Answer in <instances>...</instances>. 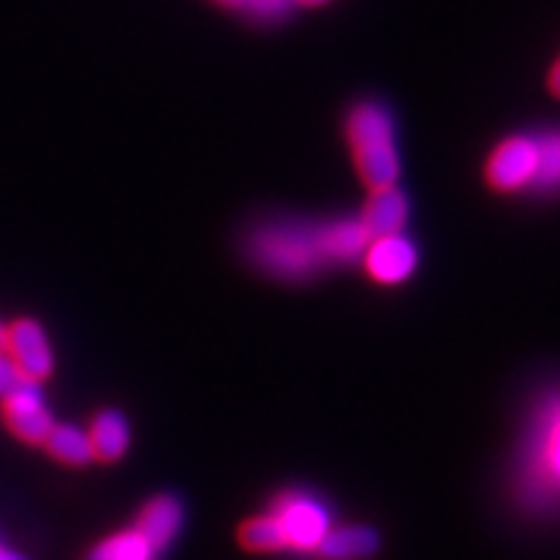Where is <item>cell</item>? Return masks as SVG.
Listing matches in <instances>:
<instances>
[{"label": "cell", "mask_w": 560, "mask_h": 560, "mask_svg": "<svg viewBox=\"0 0 560 560\" xmlns=\"http://www.w3.org/2000/svg\"><path fill=\"white\" fill-rule=\"evenodd\" d=\"M45 450L52 454L55 459L62 462V465H73V467H81L91 462V444H89V436L79 429H73V425H52V431L47 433L45 439Z\"/></svg>", "instance_id": "12"}, {"label": "cell", "mask_w": 560, "mask_h": 560, "mask_svg": "<svg viewBox=\"0 0 560 560\" xmlns=\"http://www.w3.org/2000/svg\"><path fill=\"white\" fill-rule=\"evenodd\" d=\"M5 355L24 382L39 384L52 374V350L47 335L34 319H16L5 327Z\"/></svg>", "instance_id": "4"}, {"label": "cell", "mask_w": 560, "mask_h": 560, "mask_svg": "<svg viewBox=\"0 0 560 560\" xmlns=\"http://www.w3.org/2000/svg\"><path fill=\"white\" fill-rule=\"evenodd\" d=\"M418 252L408 240L400 234L395 236H380L371 240L366 247V270L374 280L384 285L402 283L405 278L416 270Z\"/></svg>", "instance_id": "6"}, {"label": "cell", "mask_w": 560, "mask_h": 560, "mask_svg": "<svg viewBox=\"0 0 560 560\" xmlns=\"http://www.w3.org/2000/svg\"><path fill=\"white\" fill-rule=\"evenodd\" d=\"M376 548H380L376 532L366 527H342L327 532L314 550L325 560H361L374 556Z\"/></svg>", "instance_id": "10"}, {"label": "cell", "mask_w": 560, "mask_h": 560, "mask_svg": "<svg viewBox=\"0 0 560 560\" xmlns=\"http://www.w3.org/2000/svg\"><path fill=\"white\" fill-rule=\"evenodd\" d=\"M24 384H30V382H24V376L19 374L9 355L0 353V400L13 395V392L24 387Z\"/></svg>", "instance_id": "17"}, {"label": "cell", "mask_w": 560, "mask_h": 560, "mask_svg": "<svg viewBox=\"0 0 560 560\" xmlns=\"http://www.w3.org/2000/svg\"><path fill=\"white\" fill-rule=\"evenodd\" d=\"M359 221L363 231L369 234V240L400 234L405 221H408V198L395 185L382 187V190H371Z\"/></svg>", "instance_id": "7"}, {"label": "cell", "mask_w": 560, "mask_h": 560, "mask_svg": "<svg viewBox=\"0 0 560 560\" xmlns=\"http://www.w3.org/2000/svg\"><path fill=\"white\" fill-rule=\"evenodd\" d=\"M215 3H221V5H229V9H242V5H244V0H215Z\"/></svg>", "instance_id": "20"}, {"label": "cell", "mask_w": 560, "mask_h": 560, "mask_svg": "<svg viewBox=\"0 0 560 560\" xmlns=\"http://www.w3.org/2000/svg\"><path fill=\"white\" fill-rule=\"evenodd\" d=\"M550 462L560 472V423L556 425V431H552V439H550Z\"/></svg>", "instance_id": "19"}, {"label": "cell", "mask_w": 560, "mask_h": 560, "mask_svg": "<svg viewBox=\"0 0 560 560\" xmlns=\"http://www.w3.org/2000/svg\"><path fill=\"white\" fill-rule=\"evenodd\" d=\"M255 257L265 268L283 276H299L317 268L322 260H327L325 244H322V226H268L260 231L255 240Z\"/></svg>", "instance_id": "2"}, {"label": "cell", "mask_w": 560, "mask_h": 560, "mask_svg": "<svg viewBox=\"0 0 560 560\" xmlns=\"http://www.w3.org/2000/svg\"><path fill=\"white\" fill-rule=\"evenodd\" d=\"M240 545L252 552L280 550L285 545V532L280 527L278 516H260V520H249L242 524Z\"/></svg>", "instance_id": "13"}, {"label": "cell", "mask_w": 560, "mask_h": 560, "mask_svg": "<svg viewBox=\"0 0 560 560\" xmlns=\"http://www.w3.org/2000/svg\"><path fill=\"white\" fill-rule=\"evenodd\" d=\"M0 560H24L16 552H9V550H0Z\"/></svg>", "instance_id": "21"}, {"label": "cell", "mask_w": 560, "mask_h": 560, "mask_svg": "<svg viewBox=\"0 0 560 560\" xmlns=\"http://www.w3.org/2000/svg\"><path fill=\"white\" fill-rule=\"evenodd\" d=\"M537 166V140L514 136L501 140L486 161V182L495 192H516L532 185Z\"/></svg>", "instance_id": "3"}, {"label": "cell", "mask_w": 560, "mask_h": 560, "mask_svg": "<svg viewBox=\"0 0 560 560\" xmlns=\"http://www.w3.org/2000/svg\"><path fill=\"white\" fill-rule=\"evenodd\" d=\"M5 350V327L0 325V353H3Z\"/></svg>", "instance_id": "23"}, {"label": "cell", "mask_w": 560, "mask_h": 560, "mask_svg": "<svg viewBox=\"0 0 560 560\" xmlns=\"http://www.w3.org/2000/svg\"><path fill=\"white\" fill-rule=\"evenodd\" d=\"M151 545L136 529H130L96 545L89 560H151Z\"/></svg>", "instance_id": "14"}, {"label": "cell", "mask_w": 560, "mask_h": 560, "mask_svg": "<svg viewBox=\"0 0 560 560\" xmlns=\"http://www.w3.org/2000/svg\"><path fill=\"white\" fill-rule=\"evenodd\" d=\"M37 384H24V387L3 397V420L13 436L26 441V444H45L47 433L52 431L55 420L45 402L39 400Z\"/></svg>", "instance_id": "5"}, {"label": "cell", "mask_w": 560, "mask_h": 560, "mask_svg": "<svg viewBox=\"0 0 560 560\" xmlns=\"http://www.w3.org/2000/svg\"><path fill=\"white\" fill-rule=\"evenodd\" d=\"M86 436L91 444V457L100 462H117L128 450L130 431L120 412L107 410L91 423Z\"/></svg>", "instance_id": "11"}, {"label": "cell", "mask_w": 560, "mask_h": 560, "mask_svg": "<svg viewBox=\"0 0 560 560\" xmlns=\"http://www.w3.org/2000/svg\"><path fill=\"white\" fill-rule=\"evenodd\" d=\"M537 140V166L535 177H532V185L548 187L560 185V138L558 136H542Z\"/></svg>", "instance_id": "15"}, {"label": "cell", "mask_w": 560, "mask_h": 560, "mask_svg": "<svg viewBox=\"0 0 560 560\" xmlns=\"http://www.w3.org/2000/svg\"><path fill=\"white\" fill-rule=\"evenodd\" d=\"M278 522L285 532V545H296L301 550L317 548L327 535V516L314 501L291 499L278 511Z\"/></svg>", "instance_id": "8"}, {"label": "cell", "mask_w": 560, "mask_h": 560, "mask_svg": "<svg viewBox=\"0 0 560 560\" xmlns=\"http://www.w3.org/2000/svg\"><path fill=\"white\" fill-rule=\"evenodd\" d=\"M293 3H301V5H322V3H327V0H293Z\"/></svg>", "instance_id": "22"}, {"label": "cell", "mask_w": 560, "mask_h": 560, "mask_svg": "<svg viewBox=\"0 0 560 560\" xmlns=\"http://www.w3.org/2000/svg\"><path fill=\"white\" fill-rule=\"evenodd\" d=\"M346 136L353 153V164L369 190L397 185L400 177V156L395 149L389 112L380 104H359L348 115Z\"/></svg>", "instance_id": "1"}, {"label": "cell", "mask_w": 560, "mask_h": 560, "mask_svg": "<svg viewBox=\"0 0 560 560\" xmlns=\"http://www.w3.org/2000/svg\"><path fill=\"white\" fill-rule=\"evenodd\" d=\"M293 0H244L242 9L249 13L252 19L260 21H276L291 9Z\"/></svg>", "instance_id": "16"}, {"label": "cell", "mask_w": 560, "mask_h": 560, "mask_svg": "<svg viewBox=\"0 0 560 560\" xmlns=\"http://www.w3.org/2000/svg\"><path fill=\"white\" fill-rule=\"evenodd\" d=\"M182 524V509L172 495H159L140 511L136 532L151 545V550L166 548L174 540Z\"/></svg>", "instance_id": "9"}, {"label": "cell", "mask_w": 560, "mask_h": 560, "mask_svg": "<svg viewBox=\"0 0 560 560\" xmlns=\"http://www.w3.org/2000/svg\"><path fill=\"white\" fill-rule=\"evenodd\" d=\"M548 89H550V94L556 96V100H560V58L552 62V68L548 73Z\"/></svg>", "instance_id": "18"}]
</instances>
